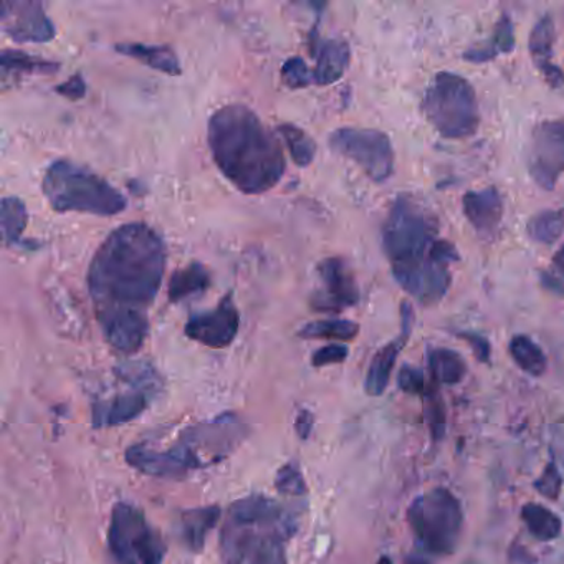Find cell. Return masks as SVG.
Wrapping results in <instances>:
<instances>
[{
    "label": "cell",
    "instance_id": "cell-16",
    "mask_svg": "<svg viewBox=\"0 0 564 564\" xmlns=\"http://www.w3.org/2000/svg\"><path fill=\"white\" fill-rule=\"evenodd\" d=\"M310 47H312V57L316 61L313 85L326 87L341 80L351 62V48L348 42L338 41V39L322 41L315 29L310 35Z\"/></svg>",
    "mask_w": 564,
    "mask_h": 564
},
{
    "label": "cell",
    "instance_id": "cell-39",
    "mask_svg": "<svg viewBox=\"0 0 564 564\" xmlns=\"http://www.w3.org/2000/svg\"><path fill=\"white\" fill-rule=\"evenodd\" d=\"M462 339L468 343L474 349L475 358L480 362L490 361V343L487 341V338H484L481 335H477V333L464 332L458 333Z\"/></svg>",
    "mask_w": 564,
    "mask_h": 564
},
{
    "label": "cell",
    "instance_id": "cell-10",
    "mask_svg": "<svg viewBox=\"0 0 564 564\" xmlns=\"http://www.w3.org/2000/svg\"><path fill=\"white\" fill-rule=\"evenodd\" d=\"M329 148L355 161L369 180L384 183L394 173V148L388 134L371 128H339L329 134Z\"/></svg>",
    "mask_w": 564,
    "mask_h": 564
},
{
    "label": "cell",
    "instance_id": "cell-44",
    "mask_svg": "<svg viewBox=\"0 0 564 564\" xmlns=\"http://www.w3.org/2000/svg\"><path fill=\"white\" fill-rule=\"evenodd\" d=\"M378 564H392L391 557L382 556L381 560L378 561Z\"/></svg>",
    "mask_w": 564,
    "mask_h": 564
},
{
    "label": "cell",
    "instance_id": "cell-9",
    "mask_svg": "<svg viewBox=\"0 0 564 564\" xmlns=\"http://www.w3.org/2000/svg\"><path fill=\"white\" fill-rule=\"evenodd\" d=\"M108 550L115 564H161L166 544L140 508L120 501L111 511Z\"/></svg>",
    "mask_w": 564,
    "mask_h": 564
},
{
    "label": "cell",
    "instance_id": "cell-22",
    "mask_svg": "<svg viewBox=\"0 0 564 564\" xmlns=\"http://www.w3.org/2000/svg\"><path fill=\"white\" fill-rule=\"evenodd\" d=\"M210 286V273L200 262H193L173 273L170 280V302L180 303L203 295Z\"/></svg>",
    "mask_w": 564,
    "mask_h": 564
},
{
    "label": "cell",
    "instance_id": "cell-11",
    "mask_svg": "<svg viewBox=\"0 0 564 564\" xmlns=\"http://www.w3.org/2000/svg\"><path fill=\"white\" fill-rule=\"evenodd\" d=\"M531 180L544 191H553L564 174V120L538 123L527 151Z\"/></svg>",
    "mask_w": 564,
    "mask_h": 564
},
{
    "label": "cell",
    "instance_id": "cell-20",
    "mask_svg": "<svg viewBox=\"0 0 564 564\" xmlns=\"http://www.w3.org/2000/svg\"><path fill=\"white\" fill-rule=\"evenodd\" d=\"M115 51L124 55V57L134 58L141 64L148 65L153 70L171 75V77H176L183 72L180 58L170 45L131 44V42H127V44L115 45Z\"/></svg>",
    "mask_w": 564,
    "mask_h": 564
},
{
    "label": "cell",
    "instance_id": "cell-18",
    "mask_svg": "<svg viewBox=\"0 0 564 564\" xmlns=\"http://www.w3.org/2000/svg\"><path fill=\"white\" fill-rule=\"evenodd\" d=\"M554 22L551 15H543L534 24L528 41V51L538 70L550 87L557 88L564 84V74L553 62Z\"/></svg>",
    "mask_w": 564,
    "mask_h": 564
},
{
    "label": "cell",
    "instance_id": "cell-19",
    "mask_svg": "<svg viewBox=\"0 0 564 564\" xmlns=\"http://www.w3.org/2000/svg\"><path fill=\"white\" fill-rule=\"evenodd\" d=\"M148 408V391H130L94 405L95 427H115L137 419Z\"/></svg>",
    "mask_w": 564,
    "mask_h": 564
},
{
    "label": "cell",
    "instance_id": "cell-43",
    "mask_svg": "<svg viewBox=\"0 0 564 564\" xmlns=\"http://www.w3.org/2000/svg\"><path fill=\"white\" fill-rule=\"evenodd\" d=\"M405 564H427V561L424 560V557L417 556V554H414V556L408 557V563Z\"/></svg>",
    "mask_w": 564,
    "mask_h": 564
},
{
    "label": "cell",
    "instance_id": "cell-17",
    "mask_svg": "<svg viewBox=\"0 0 564 564\" xmlns=\"http://www.w3.org/2000/svg\"><path fill=\"white\" fill-rule=\"evenodd\" d=\"M462 209L478 236L494 237L503 219V199L495 186L480 191H468L462 199Z\"/></svg>",
    "mask_w": 564,
    "mask_h": 564
},
{
    "label": "cell",
    "instance_id": "cell-34",
    "mask_svg": "<svg viewBox=\"0 0 564 564\" xmlns=\"http://www.w3.org/2000/svg\"><path fill=\"white\" fill-rule=\"evenodd\" d=\"M275 485L276 490L283 495L296 497V495L306 494L305 478H303L299 465L295 464H286L280 468L279 474H276Z\"/></svg>",
    "mask_w": 564,
    "mask_h": 564
},
{
    "label": "cell",
    "instance_id": "cell-37",
    "mask_svg": "<svg viewBox=\"0 0 564 564\" xmlns=\"http://www.w3.org/2000/svg\"><path fill=\"white\" fill-rule=\"evenodd\" d=\"M348 355V346L341 345V343H333V345L323 346V348L316 349V351L313 352L312 365L315 366V368L338 365V362L346 361Z\"/></svg>",
    "mask_w": 564,
    "mask_h": 564
},
{
    "label": "cell",
    "instance_id": "cell-40",
    "mask_svg": "<svg viewBox=\"0 0 564 564\" xmlns=\"http://www.w3.org/2000/svg\"><path fill=\"white\" fill-rule=\"evenodd\" d=\"M313 422H315V419H313L308 411H300L295 422L296 432H299L300 437H308L313 429Z\"/></svg>",
    "mask_w": 564,
    "mask_h": 564
},
{
    "label": "cell",
    "instance_id": "cell-15",
    "mask_svg": "<svg viewBox=\"0 0 564 564\" xmlns=\"http://www.w3.org/2000/svg\"><path fill=\"white\" fill-rule=\"evenodd\" d=\"M412 325H414V310L409 302L401 303V335L394 341L388 343L382 346L371 365H369L368 375H366L365 389L369 395L384 394L388 388L389 379H391L392 369H394L395 361H398L399 352L404 348L411 336Z\"/></svg>",
    "mask_w": 564,
    "mask_h": 564
},
{
    "label": "cell",
    "instance_id": "cell-25",
    "mask_svg": "<svg viewBox=\"0 0 564 564\" xmlns=\"http://www.w3.org/2000/svg\"><path fill=\"white\" fill-rule=\"evenodd\" d=\"M429 369L435 382L458 384L467 375V362L457 351L447 348H434L429 351Z\"/></svg>",
    "mask_w": 564,
    "mask_h": 564
},
{
    "label": "cell",
    "instance_id": "cell-35",
    "mask_svg": "<svg viewBox=\"0 0 564 564\" xmlns=\"http://www.w3.org/2000/svg\"><path fill=\"white\" fill-rule=\"evenodd\" d=\"M398 386L401 391L414 395H425L429 389H431L427 382H425V376L422 369L409 365L402 366L401 371H399Z\"/></svg>",
    "mask_w": 564,
    "mask_h": 564
},
{
    "label": "cell",
    "instance_id": "cell-42",
    "mask_svg": "<svg viewBox=\"0 0 564 564\" xmlns=\"http://www.w3.org/2000/svg\"><path fill=\"white\" fill-rule=\"evenodd\" d=\"M553 265L564 275V243L560 247V250L554 253Z\"/></svg>",
    "mask_w": 564,
    "mask_h": 564
},
{
    "label": "cell",
    "instance_id": "cell-3",
    "mask_svg": "<svg viewBox=\"0 0 564 564\" xmlns=\"http://www.w3.org/2000/svg\"><path fill=\"white\" fill-rule=\"evenodd\" d=\"M437 240L434 214L409 194L395 197L382 226V249L395 282L422 306L437 305L451 289V269L432 259Z\"/></svg>",
    "mask_w": 564,
    "mask_h": 564
},
{
    "label": "cell",
    "instance_id": "cell-31",
    "mask_svg": "<svg viewBox=\"0 0 564 564\" xmlns=\"http://www.w3.org/2000/svg\"><path fill=\"white\" fill-rule=\"evenodd\" d=\"M279 134L289 147L293 163L300 167L310 166L316 156V143L302 128L292 123L280 124Z\"/></svg>",
    "mask_w": 564,
    "mask_h": 564
},
{
    "label": "cell",
    "instance_id": "cell-23",
    "mask_svg": "<svg viewBox=\"0 0 564 564\" xmlns=\"http://www.w3.org/2000/svg\"><path fill=\"white\" fill-rule=\"evenodd\" d=\"M514 48V28L513 21L510 15L501 14L495 25L494 37L490 39V44L481 48H470L465 52L464 61L471 62V64H487L494 61L498 55L511 54Z\"/></svg>",
    "mask_w": 564,
    "mask_h": 564
},
{
    "label": "cell",
    "instance_id": "cell-6",
    "mask_svg": "<svg viewBox=\"0 0 564 564\" xmlns=\"http://www.w3.org/2000/svg\"><path fill=\"white\" fill-rule=\"evenodd\" d=\"M42 193L57 213H80L91 216H118L128 203L120 191L94 171L58 160L48 166L42 180Z\"/></svg>",
    "mask_w": 564,
    "mask_h": 564
},
{
    "label": "cell",
    "instance_id": "cell-28",
    "mask_svg": "<svg viewBox=\"0 0 564 564\" xmlns=\"http://www.w3.org/2000/svg\"><path fill=\"white\" fill-rule=\"evenodd\" d=\"M0 223H2V239L6 246H19L29 223L28 207L19 197H4L0 206Z\"/></svg>",
    "mask_w": 564,
    "mask_h": 564
},
{
    "label": "cell",
    "instance_id": "cell-33",
    "mask_svg": "<svg viewBox=\"0 0 564 564\" xmlns=\"http://www.w3.org/2000/svg\"><path fill=\"white\" fill-rule=\"evenodd\" d=\"M424 401L425 417H427L432 437H434L435 441H441V438L445 435V411L444 402H442L437 389H429L427 394L424 395Z\"/></svg>",
    "mask_w": 564,
    "mask_h": 564
},
{
    "label": "cell",
    "instance_id": "cell-32",
    "mask_svg": "<svg viewBox=\"0 0 564 564\" xmlns=\"http://www.w3.org/2000/svg\"><path fill=\"white\" fill-rule=\"evenodd\" d=\"M283 84L292 90H300V88L312 87L313 72L310 70L306 62L302 57H292L283 64L282 72Z\"/></svg>",
    "mask_w": 564,
    "mask_h": 564
},
{
    "label": "cell",
    "instance_id": "cell-8",
    "mask_svg": "<svg viewBox=\"0 0 564 564\" xmlns=\"http://www.w3.org/2000/svg\"><path fill=\"white\" fill-rule=\"evenodd\" d=\"M405 518L425 553L432 556L454 553L464 527V511L451 490L437 487L419 495L409 505Z\"/></svg>",
    "mask_w": 564,
    "mask_h": 564
},
{
    "label": "cell",
    "instance_id": "cell-29",
    "mask_svg": "<svg viewBox=\"0 0 564 564\" xmlns=\"http://www.w3.org/2000/svg\"><path fill=\"white\" fill-rule=\"evenodd\" d=\"M359 335L358 323L351 319H318L308 323L299 332L300 338L305 339H335V341H352Z\"/></svg>",
    "mask_w": 564,
    "mask_h": 564
},
{
    "label": "cell",
    "instance_id": "cell-2",
    "mask_svg": "<svg viewBox=\"0 0 564 564\" xmlns=\"http://www.w3.org/2000/svg\"><path fill=\"white\" fill-rule=\"evenodd\" d=\"M207 143L220 173L247 196L269 193L285 174L279 138L246 105H226L214 111L207 124Z\"/></svg>",
    "mask_w": 564,
    "mask_h": 564
},
{
    "label": "cell",
    "instance_id": "cell-14",
    "mask_svg": "<svg viewBox=\"0 0 564 564\" xmlns=\"http://www.w3.org/2000/svg\"><path fill=\"white\" fill-rule=\"evenodd\" d=\"M240 328V315L232 293L223 296L210 312L196 313L187 319L184 333L187 338L214 349H223L236 339Z\"/></svg>",
    "mask_w": 564,
    "mask_h": 564
},
{
    "label": "cell",
    "instance_id": "cell-12",
    "mask_svg": "<svg viewBox=\"0 0 564 564\" xmlns=\"http://www.w3.org/2000/svg\"><path fill=\"white\" fill-rule=\"evenodd\" d=\"M322 286L313 293L312 308L319 313H339L358 305L359 286L348 263L339 257L322 260L316 267Z\"/></svg>",
    "mask_w": 564,
    "mask_h": 564
},
{
    "label": "cell",
    "instance_id": "cell-26",
    "mask_svg": "<svg viewBox=\"0 0 564 564\" xmlns=\"http://www.w3.org/2000/svg\"><path fill=\"white\" fill-rule=\"evenodd\" d=\"M508 351H510L511 359L517 362L518 368L527 375L538 378V376H543L546 372V355L530 336H513L510 346H508Z\"/></svg>",
    "mask_w": 564,
    "mask_h": 564
},
{
    "label": "cell",
    "instance_id": "cell-41",
    "mask_svg": "<svg viewBox=\"0 0 564 564\" xmlns=\"http://www.w3.org/2000/svg\"><path fill=\"white\" fill-rule=\"evenodd\" d=\"M541 283H543V286H546L550 292L564 295V283L557 282L556 276L550 275V273H541Z\"/></svg>",
    "mask_w": 564,
    "mask_h": 564
},
{
    "label": "cell",
    "instance_id": "cell-13",
    "mask_svg": "<svg viewBox=\"0 0 564 564\" xmlns=\"http://www.w3.org/2000/svg\"><path fill=\"white\" fill-rule=\"evenodd\" d=\"M0 25L4 34L19 44H47L57 35L54 22L45 14L44 6L34 0L4 2Z\"/></svg>",
    "mask_w": 564,
    "mask_h": 564
},
{
    "label": "cell",
    "instance_id": "cell-38",
    "mask_svg": "<svg viewBox=\"0 0 564 564\" xmlns=\"http://www.w3.org/2000/svg\"><path fill=\"white\" fill-rule=\"evenodd\" d=\"M55 91H57L61 97L68 98V100L72 101H77L87 95V84H85L82 75H74L70 80L65 82V84L57 85V87H55Z\"/></svg>",
    "mask_w": 564,
    "mask_h": 564
},
{
    "label": "cell",
    "instance_id": "cell-7",
    "mask_svg": "<svg viewBox=\"0 0 564 564\" xmlns=\"http://www.w3.org/2000/svg\"><path fill=\"white\" fill-rule=\"evenodd\" d=\"M422 110L429 123L447 140L474 137L480 127L477 95L467 78L441 72L425 90Z\"/></svg>",
    "mask_w": 564,
    "mask_h": 564
},
{
    "label": "cell",
    "instance_id": "cell-24",
    "mask_svg": "<svg viewBox=\"0 0 564 564\" xmlns=\"http://www.w3.org/2000/svg\"><path fill=\"white\" fill-rule=\"evenodd\" d=\"M2 68V82L8 84L9 78L14 75H54L61 70L57 62L45 61L42 57L28 54L21 51H4L0 57Z\"/></svg>",
    "mask_w": 564,
    "mask_h": 564
},
{
    "label": "cell",
    "instance_id": "cell-27",
    "mask_svg": "<svg viewBox=\"0 0 564 564\" xmlns=\"http://www.w3.org/2000/svg\"><path fill=\"white\" fill-rule=\"evenodd\" d=\"M521 518L527 523L528 531L538 541L556 540L563 530V521L556 513L540 503H527L521 508Z\"/></svg>",
    "mask_w": 564,
    "mask_h": 564
},
{
    "label": "cell",
    "instance_id": "cell-30",
    "mask_svg": "<svg viewBox=\"0 0 564 564\" xmlns=\"http://www.w3.org/2000/svg\"><path fill=\"white\" fill-rule=\"evenodd\" d=\"M527 232L531 240L543 246L557 242L564 232V209L543 210L531 217Z\"/></svg>",
    "mask_w": 564,
    "mask_h": 564
},
{
    "label": "cell",
    "instance_id": "cell-21",
    "mask_svg": "<svg viewBox=\"0 0 564 564\" xmlns=\"http://www.w3.org/2000/svg\"><path fill=\"white\" fill-rule=\"evenodd\" d=\"M220 518L219 507L194 508L184 511L181 517V538L191 551H200L206 543L207 534L216 527Z\"/></svg>",
    "mask_w": 564,
    "mask_h": 564
},
{
    "label": "cell",
    "instance_id": "cell-36",
    "mask_svg": "<svg viewBox=\"0 0 564 564\" xmlns=\"http://www.w3.org/2000/svg\"><path fill=\"white\" fill-rule=\"evenodd\" d=\"M561 487H563V480H561L560 470H557L556 465L551 462V464H547L546 468H544L541 477L534 481V488H536L543 497L556 500V498L560 497Z\"/></svg>",
    "mask_w": 564,
    "mask_h": 564
},
{
    "label": "cell",
    "instance_id": "cell-4",
    "mask_svg": "<svg viewBox=\"0 0 564 564\" xmlns=\"http://www.w3.org/2000/svg\"><path fill=\"white\" fill-rule=\"evenodd\" d=\"M292 513L279 501L250 495L234 501L220 531L224 564H289L286 546L295 533Z\"/></svg>",
    "mask_w": 564,
    "mask_h": 564
},
{
    "label": "cell",
    "instance_id": "cell-5",
    "mask_svg": "<svg viewBox=\"0 0 564 564\" xmlns=\"http://www.w3.org/2000/svg\"><path fill=\"white\" fill-rule=\"evenodd\" d=\"M246 435L239 419L223 415L207 424L187 429L174 447L156 451L148 445H131L127 462L141 474L158 478H181L189 470L210 467L224 460Z\"/></svg>",
    "mask_w": 564,
    "mask_h": 564
},
{
    "label": "cell",
    "instance_id": "cell-1",
    "mask_svg": "<svg viewBox=\"0 0 564 564\" xmlns=\"http://www.w3.org/2000/svg\"><path fill=\"white\" fill-rule=\"evenodd\" d=\"M166 270V246L143 223L115 229L90 267L87 285L98 325L111 348L134 355L150 335L148 310L153 306Z\"/></svg>",
    "mask_w": 564,
    "mask_h": 564
}]
</instances>
